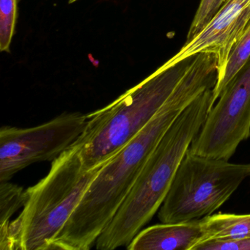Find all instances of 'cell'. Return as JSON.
<instances>
[{
	"mask_svg": "<svg viewBox=\"0 0 250 250\" xmlns=\"http://www.w3.org/2000/svg\"><path fill=\"white\" fill-rule=\"evenodd\" d=\"M250 21V0H226L211 20L181 50L163 65L170 66L201 52L214 54L218 80L225 75L229 54Z\"/></svg>",
	"mask_w": 250,
	"mask_h": 250,
	"instance_id": "obj_8",
	"label": "cell"
},
{
	"mask_svg": "<svg viewBox=\"0 0 250 250\" xmlns=\"http://www.w3.org/2000/svg\"><path fill=\"white\" fill-rule=\"evenodd\" d=\"M202 219L181 223H162L140 231L128 250H192L204 241Z\"/></svg>",
	"mask_w": 250,
	"mask_h": 250,
	"instance_id": "obj_9",
	"label": "cell"
},
{
	"mask_svg": "<svg viewBox=\"0 0 250 250\" xmlns=\"http://www.w3.org/2000/svg\"><path fill=\"white\" fill-rule=\"evenodd\" d=\"M27 197L23 187L9 181L0 183V228L9 225L13 215L24 208Z\"/></svg>",
	"mask_w": 250,
	"mask_h": 250,
	"instance_id": "obj_12",
	"label": "cell"
},
{
	"mask_svg": "<svg viewBox=\"0 0 250 250\" xmlns=\"http://www.w3.org/2000/svg\"><path fill=\"white\" fill-rule=\"evenodd\" d=\"M213 90L193 101L158 143L129 194L98 238L97 250L128 247L160 208L187 150L216 102Z\"/></svg>",
	"mask_w": 250,
	"mask_h": 250,
	"instance_id": "obj_2",
	"label": "cell"
},
{
	"mask_svg": "<svg viewBox=\"0 0 250 250\" xmlns=\"http://www.w3.org/2000/svg\"><path fill=\"white\" fill-rule=\"evenodd\" d=\"M18 16V0H0V50L10 52Z\"/></svg>",
	"mask_w": 250,
	"mask_h": 250,
	"instance_id": "obj_13",
	"label": "cell"
},
{
	"mask_svg": "<svg viewBox=\"0 0 250 250\" xmlns=\"http://www.w3.org/2000/svg\"><path fill=\"white\" fill-rule=\"evenodd\" d=\"M225 1L226 0H216L215 1L213 8H212L211 14H210V20L216 14V12L219 11V8L222 6V5L225 3Z\"/></svg>",
	"mask_w": 250,
	"mask_h": 250,
	"instance_id": "obj_16",
	"label": "cell"
},
{
	"mask_svg": "<svg viewBox=\"0 0 250 250\" xmlns=\"http://www.w3.org/2000/svg\"><path fill=\"white\" fill-rule=\"evenodd\" d=\"M250 177V164L230 163L188 150L158 217L162 223H181L210 216Z\"/></svg>",
	"mask_w": 250,
	"mask_h": 250,
	"instance_id": "obj_5",
	"label": "cell"
},
{
	"mask_svg": "<svg viewBox=\"0 0 250 250\" xmlns=\"http://www.w3.org/2000/svg\"><path fill=\"white\" fill-rule=\"evenodd\" d=\"M202 223L204 241H232L250 235V213H216L203 218Z\"/></svg>",
	"mask_w": 250,
	"mask_h": 250,
	"instance_id": "obj_10",
	"label": "cell"
},
{
	"mask_svg": "<svg viewBox=\"0 0 250 250\" xmlns=\"http://www.w3.org/2000/svg\"><path fill=\"white\" fill-rule=\"evenodd\" d=\"M216 70L197 58L150 122L99 171L49 250H88L126 198L158 143L183 111L202 93L213 89Z\"/></svg>",
	"mask_w": 250,
	"mask_h": 250,
	"instance_id": "obj_1",
	"label": "cell"
},
{
	"mask_svg": "<svg viewBox=\"0 0 250 250\" xmlns=\"http://www.w3.org/2000/svg\"><path fill=\"white\" fill-rule=\"evenodd\" d=\"M250 59V21L246 27L242 36L238 39L229 54L223 79L213 88V96L216 102L228 83L238 74V71L246 65Z\"/></svg>",
	"mask_w": 250,
	"mask_h": 250,
	"instance_id": "obj_11",
	"label": "cell"
},
{
	"mask_svg": "<svg viewBox=\"0 0 250 250\" xmlns=\"http://www.w3.org/2000/svg\"><path fill=\"white\" fill-rule=\"evenodd\" d=\"M87 115L66 112L37 126L0 129V183L38 162H53L83 134Z\"/></svg>",
	"mask_w": 250,
	"mask_h": 250,
	"instance_id": "obj_6",
	"label": "cell"
},
{
	"mask_svg": "<svg viewBox=\"0 0 250 250\" xmlns=\"http://www.w3.org/2000/svg\"><path fill=\"white\" fill-rule=\"evenodd\" d=\"M192 250H250V235L232 241L207 240L196 245Z\"/></svg>",
	"mask_w": 250,
	"mask_h": 250,
	"instance_id": "obj_14",
	"label": "cell"
},
{
	"mask_svg": "<svg viewBox=\"0 0 250 250\" xmlns=\"http://www.w3.org/2000/svg\"><path fill=\"white\" fill-rule=\"evenodd\" d=\"M105 164L87 169L77 147L63 152L49 173L27 188L20 216L0 228V250H49Z\"/></svg>",
	"mask_w": 250,
	"mask_h": 250,
	"instance_id": "obj_3",
	"label": "cell"
},
{
	"mask_svg": "<svg viewBox=\"0 0 250 250\" xmlns=\"http://www.w3.org/2000/svg\"><path fill=\"white\" fill-rule=\"evenodd\" d=\"M216 0H201L187 34V42L198 34L210 20V14Z\"/></svg>",
	"mask_w": 250,
	"mask_h": 250,
	"instance_id": "obj_15",
	"label": "cell"
},
{
	"mask_svg": "<svg viewBox=\"0 0 250 250\" xmlns=\"http://www.w3.org/2000/svg\"><path fill=\"white\" fill-rule=\"evenodd\" d=\"M76 0H70V3H72V2H75Z\"/></svg>",
	"mask_w": 250,
	"mask_h": 250,
	"instance_id": "obj_17",
	"label": "cell"
},
{
	"mask_svg": "<svg viewBox=\"0 0 250 250\" xmlns=\"http://www.w3.org/2000/svg\"><path fill=\"white\" fill-rule=\"evenodd\" d=\"M194 55L162 65L138 85L105 107L87 115L77 147L87 169L107 162L132 140L159 112L194 61Z\"/></svg>",
	"mask_w": 250,
	"mask_h": 250,
	"instance_id": "obj_4",
	"label": "cell"
},
{
	"mask_svg": "<svg viewBox=\"0 0 250 250\" xmlns=\"http://www.w3.org/2000/svg\"><path fill=\"white\" fill-rule=\"evenodd\" d=\"M188 150L229 160L250 137V59L228 83Z\"/></svg>",
	"mask_w": 250,
	"mask_h": 250,
	"instance_id": "obj_7",
	"label": "cell"
}]
</instances>
